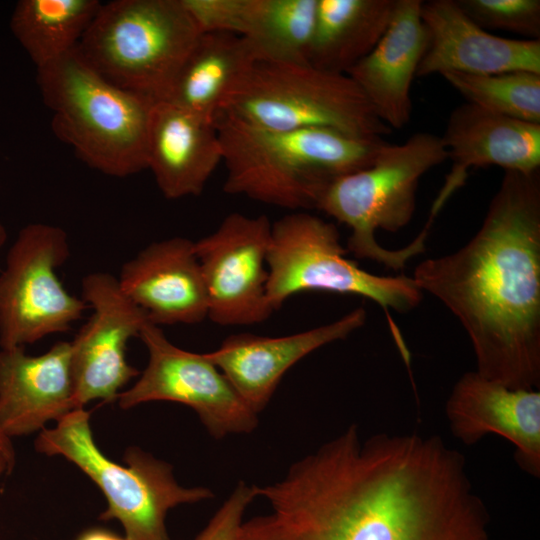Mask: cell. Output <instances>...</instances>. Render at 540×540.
Listing matches in <instances>:
<instances>
[{
	"instance_id": "6da1fadb",
	"label": "cell",
	"mask_w": 540,
	"mask_h": 540,
	"mask_svg": "<svg viewBox=\"0 0 540 540\" xmlns=\"http://www.w3.org/2000/svg\"><path fill=\"white\" fill-rule=\"evenodd\" d=\"M254 488L291 540H490L464 455L435 435L352 424Z\"/></svg>"
},
{
	"instance_id": "7a4b0ae2",
	"label": "cell",
	"mask_w": 540,
	"mask_h": 540,
	"mask_svg": "<svg viewBox=\"0 0 540 540\" xmlns=\"http://www.w3.org/2000/svg\"><path fill=\"white\" fill-rule=\"evenodd\" d=\"M412 278L460 321L479 374L511 389H539V171H505L477 233L418 264Z\"/></svg>"
},
{
	"instance_id": "3957f363",
	"label": "cell",
	"mask_w": 540,
	"mask_h": 540,
	"mask_svg": "<svg viewBox=\"0 0 540 540\" xmlns=\"http://www.w3.org/2000/svg\"><path fill=\"white\" fill-rule=\"evenodd\" d=\"M223 190L293 211L317 209L338 179L370 166L387 143L326 128L272 130L219 110L214 116Z\"/></svg>"
},
{
	"instance_id": "277c9868",
	"label": "cell",
	"mask_w": 540,
	"mask_h": 540,
	"mask_svg": "<svg viewBox=\"0 0 540 540\" xmlns=\"http://www.w3.org/2000/svg\"><path fill=\"white\" fill-rule=\"evenodd\" d=\"M55 135L91 168L126 177L147 168L152 98L121 88L74 49L37 69Z\"/></svg>"
},
{
	"instance_id": "5b68a950",
	"label": "cell",
	"mask_w": 540,
	"mask_h": 540,
	"mask_svg": "<svg viewBox=\"0 0 540 540\" xmlns=\"http://www.w3.org/2000/svg\"><path fill=\"white\" fill-rule=\"evenodd\" d=\"M448 159L440 136L418 132L401 144L388 142L368 167L335 181L318 208L349 227L347 249L393 270L425 250L427 236L419 233L401 249H388L376 231L396 232L412 219L421 177Z\"/></svg>"
},
{
	"instance_id": "8992f818",
	"label": "cell",
	"mask_w": 540,
	"mask_h": 540,
	"mask_svg": "<svg viewBox=\"0 0 540 540\" xmlns=\"http://www.w3.org/2000/svg\"><path fill=\"white\" fill-rule=\"evenodd\" d=\"M35 449L64 457L88 476L107 502L100 518L117 520L127 540H171L166 527L168 511L214 497L207 487L180 485L169 463L140 448L127 449L126 466L107 458L95 442L84 408L69 412L54 427L42 429Z\"/></svg>"
},
{
	"instance_id": "52a82bcc",
	"label": "cell",
	"mask_w": 540,
	"mask_h": 540,
	"mask_svg": "<svg viewBox=\"0 0 540 540\" xmlns=\"http://www.w3.org/2000/svg\"><path fill=\"white\" fill-rule=\"evenodd\" d=\"M200 34L181 0H114L101 3L77 49L113 84L157 102Z\"/></svg>"
},
{
	"instance_id": "ba28073f",
	"label": "cell",
	"mask_w": 540,
	"mask_h": 540,
	"mask_svg": "<svg viewBox=\"0 0 540 540\" xmlns=\"http://www.w3.org/2000/svg\"><path fill=\"white\" fill-rule=\"evenodd\" d=\"M337 227L306 211H296L272 223L267 256V301L278 310L292 295L326 291L358 295L381 306L404 360L409 352L389 310L406 313L422 300L412 277L379 276L346 257Z\"/></svg>"
},
{
	"instance_id": "9c48e42d",
	"label": "cell",
	"mask_w": 540,
	"mask_h": 540,
	"mask_svg": "<svg viewBox=\"0 0 540 540\" xmlns=\"http://www.w3.org/2000/svg\"><path fill=\"white\" fill-rule=\"evenodd\" d=\"M220 110L272 130L326 128L357 138L392 132L347 74L309 63L256 61Z\"/></svg>"
},
{
	"instance_id": "30bf717a",
	"label": "cell",
	"mask_w": 540,
	"mask_h": 540,
	"mask_svg": "<svg viewBox=\"0 0 540 540\" xmlns=\"http://www.w3.org/2000/svg\"><path fill=\"white\" fill-rule=\"evenodd\" d=\"M69 255L68 235L59 226L31 223L19 231L0 274V348L66 332L81 318L88 305L56 274Z\"/></svg>"
},
{
	"instance_id": "8fae6325",
	"label": "cell",
	"mask_w": 540,
	"mask_h": 540,
	"mask_svg": "<svg viewBox=\"0 0 540 540\" xmlns=\"http://www.w3.org/2000/svg\"><path fill=\"white\" fill-rule=\"evenodd\" d=\"M148 362L139 379L117 397L122 409L152 401H171L193 409L208 433L221 439L254 431L255 413L206 353L174 345L160 326L147 322L139 336Z\"/></svg>"
},
{
	"instance_id": "7c38bea8",
	"label": "cell",
	"mask_w": 540,
	"mask_h": 540,
	"mask_svg": "<svg viewBox=\"0 0 540 540\" xmlns=\"http://www.w3.org/2000/svg\"><path fill=\"white\" fill-rule=\"evenodd\" d=\"M272 223L265 215L232 213L194 242L208 298V318L220 326L254 325L274 312L267 301Z\"/></svg>"
},
{
	"instance_id": "4fadbf2b",
	"label": "cell",
	"mask_w": 540,
	"mask_h": 540,
	"mask_svg": "<svg viewBox=\"0 0 540 540\" xmlns=\"http://www.w3.org/2000/svg\"><path fill=\"white\" fill-rule=\"evenodd\" d=\"M81 290L93 313L70 342L77 408L93 400H116L124 385L139 374L127 362V343L150 322L110 273L86 275Z\"/></svg>"
},
{
	"instance_id": "5bb4252c",
	"label": "cell",
	"mask_w": 540,
	"mask_h": 540,
	"mask_svg": "<svg viewBox=\"0 0 540 540\" xmlns=\"http://www.w3.org/2000/svg\"><path fill=\"white\" fill-rule=\"evenodd\" d=\"M445 413L451 433L466 445L488 434L508 440L522 471L540 477V392L511 389L476 370L454 384Z\"/></svg>"
},
{
	"instance_id": "9a60e30c",
	"label": "cell",
	"mask_w": 540,
	"mask_h": 540,
	"mask_svg": "<svg viewBox=\"0 0 540 540\" xmlns=\"http://www.w3.org/2000/svg\"><path fill=\"white\" fill-rule=\"evenodd\" d=\"M420 13L428 45L417 77L447 72L540 74V39H512L489 33L456 0L422 2Z\"/></svg>"
},
{
	"instance_id": "2e32d148",
	"label": "cell",
	"mask_w": 540,
	"mask_h": 540,
	"mask_svg": "<svg viewBox=\"0 0 540 540\" xmlns=\"http://www.w3.org/2000/svg\"><path fill=\"white\" fill-rule=\"evenodd\" d=\"M441 140L452 168L434 200L429 220L466 181L468 170L499 166L505 171L533 173L540 168V124L486 111L470 103L449 115Z\"/></svg>"
},
{
	"instance_id": "e0dca14e",
	"label": "cell",
	"mask_w": 540,
	"mask_h": 540,
	"mask_svg": "<svg viewBox=\"0 0 540 540\" xmlns=\"http://www.w3.org/2000/svg\"><path fill=\"white\" fill-rule=\"evenodd\" d=\"M366 318L365 309L359 307L336 321L291 335L234 334L206 355L258 414L294 364L324 345L345 339L362 327Z\"/></svg>"
},
{
	"instance_id": "ac0fdd59",
	"label": "cell",
	"mask_w": 540,
	"mask_h": 540,
	"mask_svg": "<svg viewBox=\"0 0 540 540\" xmlns=\"http://www.w3.org/2000/svg\"><path fill=\"white\" fill-rule=\"evenodd\" d=\"M122 292L151 323L192 325L208 318V298L194 242L171 237L153 242L121 268Z\"/></svg>"
},
{
	"instance_id": "d6986e66",
	"label": "cell",
	"mask_w": 540,
	"mask_h": 540,
	"mask_svg": "<svg viewBox=\"0 0 540 540\" xmlns=\"http://www.w3.org/2000/svg\"><path fill=\"white\" fill-rule=\"evenodd\" d=\"M75 409L70 342L38 356L24 347L0 349V429L8 438L40 432Z\"/></svg>"
},
{
	"instance_id": "ffe728a7",
	"label": "cell",
	"mask_w": 540,
	"mask_h": 540,
	"mask_svg": "<svg viewBox=\"0 0 540 540\" xmlns=\"http://www.w3.org/2000/svg\"><path fill=\"white\" fill-rule=\"evenodd\" d=\"M422 2L396 0L382 38L347 72L391 130L405 127L411 119V86L428 45Z\"/></svg>"
},
{
	"instance_id": "44dd1931",
	"label": "cell",
	"mask_w": 540,
	"mask_h": 540,
	"mask_svg": "<svg viewBox=\"0 0 540 540\" xmlns=\"http://www.w3.org/2000/svg\"><path fill=\"white\" fill-rule=\"evenodd\" d=\"M222 161L214 121L167 101L153 107L147 168L167 199L197 196Z\"/></svg>"
},
{
	"instance_id": "7402d4cb",
	"label": "cell",
	"mask_w": 540,
	"mask_h": 540,
	"mask_svg": "<svg viewBox=\"0 0 540 540\" xmlns=\"http://www.w3.org/2000/svg\"><path fill=\"white\" fill-rule=\"evenodd\" d=\"M256 61L242 36L200 34L163 101L214 121L228 95Z\"/></svg>"
},
{
	"instance_id": "603a6c76",
	"label": "cell",
	"mask_w": 540,
	"mask_h": 540,
	"mask_svg": "<svg viewBox=\"0 0 540 540\" xmlns=\"http://www.w3.org/2000/svg\"><path fill=\"white\" fill-rule=\"evenodd\" d=\"M396 0H317L309 64L347 74L387 30Z\"/></svg>"
},
{
	"instance_id": "cb8c5ba5",
	"label": "cell",
	"mask_w": 540,
	"mask_h": 540,
	"mask_svg": "<svg viewBox=\"0 0 540 540\" xmlns=\"http://www.w3.org/2000/svg\"><path fill=\"white\" fill-rule=\"evenodd\" d=\"M100 5L98 0H21L11 31L40 69L77 48Z\"/></svg>"
},
{
	"instance_id": "d4e9b609",
	"label": "cell",
	"mask_w": 540,
	"mask_h": 540,
	"mask_svg": "<svg viewBox=\"0 0 540 540\" xmlns=\"http://www.w3.org/2000/svg\"><path fill=\"white\" fill-rule=\"evenodd\" d=\"M317 0H247L241 35L257 61L309 63Z\"/></svg>"
},
{
	"instance_id": "484cf974",
	"label": "cell",
	"mask_w": 540,
	"mask_h": 540,
	"mask_svg": "<svg viewBox=\"0 0 540 540\" xmlns=\"http://www.w3.org/2000/svg\"><path fill=\"white\" fill-rule=\"evenodd\" d=\"M443 78L467 101L486 111L540 124V74L447 72Z\"/></svg>"
},
{
	"instance_id": "4316f807",
	"label": "cell",
	"mask_w": 540,
	"mask_h": 540,
	"mask_svg": "<svg viewBox=\"0 0 540 540\" xmlns=\"http://www.w3.org/2000/svg\"><path fill=\"white\" fill-rule=\"evenodd\" d=\"M481 28L540 39L539 0H456Z\"/></svg>"
},
{
	"instance_id": "83f0119b",
	"label": "cell",
	"mask_w": 540,
	"mask_h": 540,
	"mask_svg": "<svg viewBox=\"0 0 540 540\" xmlns=\"http://www.w3.org/2000/svg\"><path fill=\"white\" fill-rule=\"evenodd\" d=\"M201 34L241 35L247 0H181Z\"/></svg>"
},
{
	"instance_id": "f1b7e54d",
	"label": "cell",
	"mask_w": 540,
	"mask_h": 540,
	"mask_svg": "<svg viewBox=\"0 0 540 540\" xmlns=\"http://www.w3.org/2000/svg\"><path fill=\"white\" fill-rule=\"evenodd\" d=\"M256 497L254 485L240 481L194 540H237L244 514Z\"/></svg>"
},
{
	"instance_id": "f546056e",
	"label": "cell",
	"mask_w": 540,
	"mask_h": 540,
	"mask_svg": "<svg viewBox=\"0 0 540 540\" xmlns=\"http://www.w3.org/2000/svg\"><path fill=\"white\" fill-rule=\"evenodd\" d=\"M237 540H291V538L272 513L243 522Z\"/></svg>"
},
{
	"instance_id": "4dcf8cb0",
	"label": "cell",
	"mask_w": 540,
	"mask_h": 540,
	"mask_svg": "<svg viewBox=\"0 0 540 540\" xmlns=\"http://www.w3.org/2000/svg\"><path fill=\"white\" fill-rule=\"evenodd\" d=\"M0 451L4 454L11 468L15 463V451L10 438H8L0 429Z\"/></svg>"
},
{
	"instance_id": "1f68e13d",
	"label": "cell",
	"mask_w": 540,
	"mask_h": 540,
	"mask_svg": "<svg viewBox=\"0 0 540 540\" xmlns=\"http://www.w3.org/2000/svg\"><path fill=\"white\" fill-rule=\"evenodd\" d=\"M115 537L116 535L109 531L91 529L81 534L77 540H114Z\"/></svg>"
},
{
	"instance_id": "d6a6232c",
	"label": "cell",
	"mask_w": 540,
	"mask_h": 540,
	"mask_svg": "<svg viewBox=\"0 0 540 540\" xmlns=\"http://www.w3.org/2000/svg\"><path fill=\"white\" fill-rule=\"evenodd\" d=\"M7 239V232L3 224L0 222V250L2 246L5 244Z\"/></svg>"
}]
</instances>
